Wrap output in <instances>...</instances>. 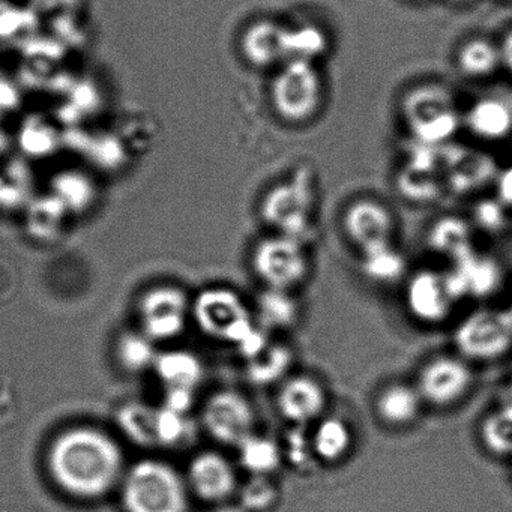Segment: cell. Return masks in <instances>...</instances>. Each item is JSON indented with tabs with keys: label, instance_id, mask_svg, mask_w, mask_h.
<instances>
[{
	"label": "cell",
	"instance_id": "cell-1",
	"mask_svg": "<svg viewBox=\"0 0 512 512\" xmlns=\"http://www.w3.org/2000/svg\"><path fill=\"white\" fill-rule=\"evenodd\" d=\"M124 452L106 431L74 427L50 443L47 469L53 481L71 496H104L124 478Z\"/></svg>",
	"mask_w": 512,
	"mask_h": 512
},
{
	"label": "cell",
	"instance_id": "cell-2",
	"mask_svg": "<svg viewBox=\"0 0 512 512\" xmlns=\"http://www.w3.org/2000/svg\"><path fill=\"white\" fill-rule=\"evenodd\" d=\"M121 482L127 512H187V479L166 461H137Z\"/></svg>",
	"mask_w": 512,
	"mask_h": 512
},
{
	"label": "cell",
	"instance_id": "cell-3",
	"mask_svg": "<svg viewBox=\"0 0 512 512\" xmlns=\"http://www.w3.org/2000/svg\"><path fill=\"white\" fill-rule=\"evenodd\" d=\"M250 266L263 289L295 293L310 280L313 260L308 242L271 233L251 248Z\"/></svg>",
	"mask_w": 512,
	"mask_h": 512
},
{
	"label": "cell",
	"instance_id": "cell-4",
	"mask_svg": "<svg viewBox=\"0 0 512 512\" xmlns=\"http://www.w3.org/2000/svg\"><path fill=\"white\" fill-rule=\"evenodd\" d=\"M401 113L416 142L433 148L452 140L463 125L454 94L437 83L410 89L404 95Z\"/></svg>",
	"mask_w": 512,
	"mask_h": 512
},
{
	"label": "cell",
	"instance_id": "cell-5",
	"mask_svg": "<svg viewBox=\"0 0 512 512\" xmlns=\"http://www.w3.org/2000/svg\"><path fill=\"white\" fill-rule=\"evenodd\" d=\"M191 317L203 334L239 350L259 325L253 307L230 287H208L191 301Z\"/></svg>",
	"mask_w": 512,
	"mask_h": 512
},
{
	"label": "cell",
	"instance_id": "cell-6",
	"mask_svg": "<svg viewBox=\"0 0 512 512\" xmlns=\"http://www.w3.org/2000/svg\"><path fill=\"white\" fill-rule=\"evenodd\" d=\"M316 190L305 169H299L283 184L275 185L262 202V218L274 233L308 242L313 235Z\"/></svg>",
	"mask_w": 512,
	"mask_h": 512
},
{
	"label": "cell",
	"instance_id": "cell-7",
	"mask_svg": "<svg viewBox=\"0 0 512 512\" xmlns=\"http://www.w3.org/2000/svg\"><path fill=\"white\" fill-rule=\"evenodd\" d=\"M323 97L322 74L314 62H286L272 80V106L277 115L289 124L311 121L322 109Z\"/></svg>",
	"mask_w": 512,
	"mask_h": 512
},
{
	"label": "cell",
	"instance_id": "cell-8",
	"mask_svg": "<svg viewBox=\"0 0 512 512\" xmlns=\"http://www.w3.org/2000/svg\"><path fill=\"white\" fill-rule=\"evenodd\" d=\"M475 380L472 362L458 353H440L419 367L413 383L425 406L448 410L469 397Z\"/></svg>",
	"mask_w": 512,
	"mask_h": 512
},
{
	"label": "cell",
	"instance_id": "cell-9",
	"mask_svg": "<svg viewBox=\"0 0 512 512\" xmlns=\"http://www.w3.org/2000/svg\"><path fill=\"white\" fill-rule=\"evenodd\" d=\"M202 425L220 445L238 448L256 433L257 413L253 401L238 389H220L203 404Z\"/></svg>",
	"mask_w": 512,
	"mask_h": 512
},
{
	"label": "cell",
	"instance_id": "cell-10",
	"mask_svg": "<svg viewBox=\"0 0 512 512\" xmlns=\"http://www.w3.org/2000/svg\"><path fill=\"white\" fill-rule=\"evenodd\" d=\"M407 314L422 326H440L454 314L458 299L446 272L418 269L404 283Z\"/></svg>",
	"mask_w": 512,
	"mask_h": 512
},
{
	"label": "cell",
	"instance_id": "cell-11",
	"mask_svg": "<svg viewBox=\"0 0 512 512\" xmlns=\"http://www.w3.org/2000/svg\"><path fill=\"white\" fill-rule=\"evenodd\" d=\"M343 232L359 256L395 245L397 221L388 206L379 200L359 199L343 214Z\"/></svg>",
	"mask_w": 512,
	"mask_h": 512
},
{
	"label": "cell",
	"instance_id": "cell-12",
	"mask_svg": "<svg viewBox=\"0 0 512 512\" xmlns=\"http://www.w3.org/2000/svg\"><path fill=\"white\" fill-rule=\"evenodd\" d=\"M139 316L143 334L155 343L173 340L187 328L191 301L179 287H152L140 299Z\"/></svg>",
	"mask_w": 512,
	"mask_h": 512
},
{
	"label": "cell",
	"instance_id": "cell-13",
	"mask_svg": "<svg viewBox=\"0 0 512 512\" xmlns=\"http://www.w3.org/2000/svg\"><path fill=\"white\" fill-rule=\"evenodd\" d=\"M328 404V388L314 374L292 373L277 385L275 409L293 427H311L326 415Z\"/></svg>",
	"mask_w": 512,
	"mask_h": 512
},
{
	"label": "cell",
	"instance_id": "cell-14",
	"mask_svg": "<svg viewBox=\"0 0 512 512\" xmlns=\"http://www.w3.org/2000/svg\"><path fill=\"white\" fill-rule=\"evenodd\" d=\"M505 319L496 311L476 310L464 316L452 334L455 353L469 362H485L499 356L508 346Z\"/></svg>",
	"mask_w": 512,
	"mask_h": 512
},
{
	"label": "cell",
	"instance_id": "cell-15",
	"mask_svg": "<svg viewBox=\"0 0 512 512\" xmlns=\"http://www.w3.org/2000/svg\"><path fill=\"white\" fill-rule=\"evenodd\" d=\"M188 488L206 502L223 503L239 490L235 463L220 451L208 449L191 458Z\"/></svg>",
	"mask_w": 512,
	"mask_h": 512
},
{
	"label": "cell",
	"instance_id": "cell-16",
	"mask_svg": "<svg viewBox=\"0 0 512 512\" xmlns=\"http://www.w3.org/2000/svg\"><path fill=\"white\" fill-rule=\"evenodd\" d=\"M424 407L415 383L395 380L380 386L374 395V415L379 422L392 430L412 427L421 418Z\"/></svg>",
	"mask_w": 512,
	"mask_h": 512
},
{
	"label": "cell",
	"instance_id": "cell-17",
	"mask_svg": "<svg viewBox=\"0 0 512 512\" xmlns=\"http://www.w3.org/2000/svg\"><path fill=\"white\" fill-rule=\"evenodd\" d=\"M245 61L256 68L284 65L289 61V26L274 20H259L248 26L241 38Z\"/></svg>",
	"mask_w": 512,
	"mask_h": 512
},
{
	"label": "cell",
	"instance_id": "cell-18",
	"mask_svg": "<svg viewBox=\"0 0 512 512\" xmlns=\"http://www.w3.org/2000/svg\"><path fill=\"white\" fill-rule=\"evenodd\" d=\"M311 446L317 463L335 466L352 454L355 431L343 416L326 413L310 428Z\"/></svg>",
	"mask_w": 512,
	"mask_h": 512
},
{
	"label": "cell",
	"instance_id": "cell-19",
	"mask_svg": "<svg viewBox=\"0 0 512 512\" xmlns=\"http://www.w3.org/2000/svg\"><path fill=\"white\" fill-rule=\"evenodd\" d=\"M463 125L485 142L505 139L512 133V103L502 95H485L469 107Z\"/></svg>",
	"mask_w": 512,
	"mask_h": 512
},
{
	"label": "cell",
	"instance_id": "cell-20",
	"mask_svg": "<svg viewBox=\"0 0 512 512\" xmlns=\"http://www.w3.org/2000/svg\"><path fill=\"white\" fill-rule=\"evenodd\" d=\"M155 373L166 386V391L196 392L202 383L205 370L202 361L188 350H170L158 353L154 364Z\"/></svg>",
	"mask_w": 512,
	"mask_h": 512
},
{
	"label": "cell",
	"instance_id": "cell-21",
	"mask_svg": "<svg viewBox=\"0 0 512 512\" xmlns=\"http://www.w3.org/2000/svg\"><path fill=\"white\" fill-rule=\"evenodd\" d=\"M253 311L257 325L268 334L289 331L301 317V307L295 293L281 290L263 289L257 296Z\"/></svg>",
	"mask_w": 512,
	"mask_h": 512
},
{
	"label": "cell",
	"instance_id": "cell-22",
	"mask_svg": "<svg viewBox=\"0 0 512 512\" xmlns=\"http://www.w3.org/2000/svg\"><path fill=\"white\" fill-rule=\"evenodd\" d=\"M293 359L287 344L269 340L259 353L245 361L248 379L257 386L280 385L292 374Z\"/></svg>",
	"mask_w": 512,
	"mask_h": 512
},
{
	"label": "cell",
	"instance_id": "cell-23",
	"mask_svg": "<svg viewBox=\"0 0 512 512\" xmlns=\"http://www.w3.org/2000/svg\"><path fill=\"white\" fill-rule=\"evenodd\" d=\"M236 451L239 466L250 476H274L284 464L281 443L257 431L247 437Z\"/></svg>",
	"mask_w": 512,
	"mask_h": 512
},
{
	"label": "cell",
	"instance_id": "cell-24",
	"mask_svg": "<svg viewBox=\"0 0 512 512\" xmlns=\"http://www.w3.org/2000/svg\"><path fill=\"white\" fill-rule=\"evenodd\" d=\"M427 242L434 254L446 257L452 263L473 251L470 226L457 217H445L434 223L428 232Z\"/></svg>",
	"mask_w": 512,
	"mask_h": 512
},
{
	"label": "cell",
	"instance_id": "cell-25",
	"mask_svg": "<svg viewBox=\"0 0 512 512\" xmlns=\"http://www.w3.org/2000/svg\"><path fill=\"white\" fill-rule=\"evenodd\" d=\"M457 68L467 79H487L493 76L500 65V47L482 38L466 41L457 52Z\"/></svg>",
	"mask_w": 512,
	"mask_h": 512
},
{
	"label": "cell",
	"instance_id": "cell-26",
	"mask_svg": "<svg viewBox=\"0 0 512 512\" xmlns=\"http://www.w3.org/2000/svg\"><path fill=\"white\" fill-rule=\"evenodd\" d=\"M443 181L440 179V169L430 167L428 158H418L415 164L407 166L400 175V191L410 202H434L442 193Z\"/></svg>",
	"mask_w": 512,
	"mask_h": 512
},
{
	"label": "cell",
	"instance_id": "cell-27",
	"mask_svg": "<svg viewBox=\"0 0 512 512\" xmlns=\"http://www.w3.org/2000/svg\"><path fill=\"white\" fill-rule=\"evenodd\" d=\"M361 272L371 283L388 284L397 283L406 275V262L403 254L395 245L361 254Z\"/></svg>",
	"mask_w": 512,
	"mask_h": 512
},
{
	"label": "cell",
	"instance_id": "cell-28",
	"mask_svg": "<svg viewBox=\"0 0 512 512\" xmlns=\"http://www.w3.org/2000/svg\"><path fill=\"white\" fill-rule=\"evenodd\" d=\"M116 355L125 370L140 373L154 368L158 353L155 350V341L140 331L122 335L116 347Z\"/></svg>",
	"mask_w": 512,
	"mask_h": 512
},
{
	"label": "cell",
	"instance_id": "cell-29",
	"mask_svg": "<svg viewBox=\"0 0 512 512\" xmlns=\"http://www.w3.org/2000/svg\"><path fill=\"white\" fill-rule=\"evenodd\" d=\"M119 424L125 433L140 445L158 443L157 410L142 404L124 407L119 415Z\"/></svg>",
	"mask_w": 512,
	"mask_h": 512
},
{
	"label": "cell",
	"instance_id": "cell-30",
	"mask_svg": "<svg viewBox=\"0 0 512 512\" xmlns=\"http://www.w3.org/2000/svg\"><path fill=\"white\" fill-rule=\"evenodd\" d=\"M328 37L314 25L289 28V61L314 62L325 55ZM287 61V62H289Z\"/></svg>",
	"mask_w": 512,
	"mask_h": 512
},
{
	"label": "cell",
	"instance_id": "cell-31",
	"mask_svg": "<svg viewBox=\"0 0 512 512\" xmlns=\"http://www.w3.org/2000/svg\"><path fill=\"white\" fill-rule=\"evenodd\" d=\"M239 502L247 512H263L277 502L278 490L274 476H250L239 485Z\"/></svg>",
	"mask_w": 512,
	"mask_h": 512
},
{
	"label": "cell",
	"instance_id": "cell-32",
	"mask_svg": "<svg viewBox=\"0 0 512 512\" xmlns=\"http://www.w3.org/2000/svg\"><path fill=\"white\" fill-rule=\"evenodd\" d=\"M281 443L284 464L295 470H308L317 463L311 446L310 427H293L290 425Z\"/></svg>",
	"mask_w": 512,
	"mask_h": 512
},
{
	"label": "cell",
	"instance_id": "cell-33",
	"mask_svg": "<svg viewBox=\"0 0 512 512\" xmlns=\"http://www.w3.org/2000/svg\"><path fill=\"white\" fill-rule=\"evenodd\" d=\"M500 56H502L503 67L508 68L512 73V31L506 35L502 46H500Z\"/></svg>",
	"mask_w": 512,
	"mask_h": 512
},
{
	"label": "cell",
	"instance_id": "cell-34",
	"mask_svg": "<svg viewBox=\"0 0 512 512\" xmlns=\"http://www.w3.org/2000/svg\"><path fill=\"white\" fill-rule=\"evenodd\" d=\"M499 190L505 202L512 203V167L503 173L499 181Z\"/></svg>",
	"mask_w": 512,
	"mask_h": 512
},
{
	"label": "cell",
	"instance_id": "cell-35",
	"mask_svg": "<svg viewBox=\"0 0 512 512\" xmlns=\"http://www.w3.org/2000/svg\"><path fill=\"white\" fill-rule=\"evenodd\" d=\"M211 512H247L241 506H232V505H221L218 508H215L214 511Z\"/></svg>",
	"mask_w": 512,
	"mask_h": 512
},
{
	"label": "cell",
	"instance_id": "cell-36",
	"mask_svg": "<svg viewBox=\"0 0 512 512\" xmlns=\"http://www.w3.org/2000/svg\"><path fill=\"white\" fill-rule=\"evenodd\" d=\"M449 2H452V4L455 5H467L470 4V2H473V0H449Z\"/></svg>",
	"mask_w": 512,
	"mask_h": 512
}]
</instances>
